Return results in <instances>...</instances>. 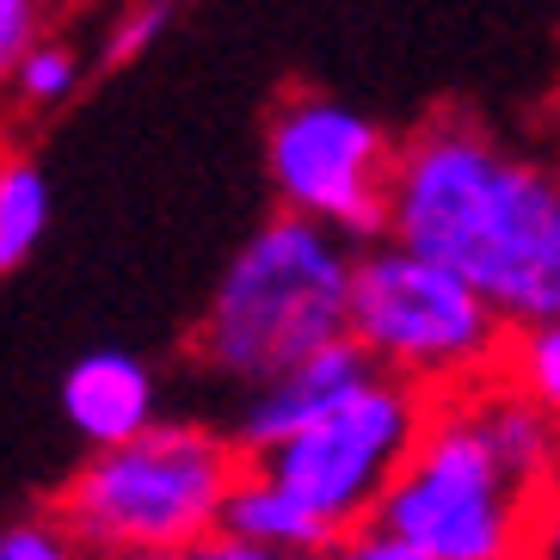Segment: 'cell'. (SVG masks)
I'll use <instances>...</instances> for the list:
<instances>
[{
	"instance_id": "cell-18",
	"label": "cell",
	"mask_w": 560,
	"mask_h": 560,
	"mask_svg": "<svg viewBox=\"0 0 560 560\" xmlns=\"http://www.w3.org/2000/svg\"><path fill=\"white\" fill-rule=\"evenodd\" d=\"M185 560H302V555H278V548H259V542H241V536H210L203 548H191Z\"/></svg>"
},
{
	"instance_id": "cell-15",
	"label": "cell",
	"mask_w": 560,
	"mask_h": 560,
	"mask_svg": "<svg viewBox=\"0 0 560 560\" xmlns=\"http://www.w3.org/2000/svg\"><path fill=\"white\" fill-rule=\"evenodd\" d=\"M44 7L37 0H0V86L19 81V68H25V56L44 44Z\"/></svg>"
},
{
	"instance_id": "cell-17",
	"label": "cell",
	"mask_w": 560,
	"mask_h": 560,
	"mask_svg": "<svg viewBox=\"0 0 560 560\" xmlns=\"http://www.w3.org/2000/svg\"><path fill=\"white\" fill-rule=\"evenodd\" d=\"M320 560H425V555H412L407 542H395L388 529H358V536H346V542L332 548V555H320Z\"/></svg>"
},
{
	"instance_id": "cell-12",
	"label": "cell",
	"mask_w": 560,
	"mask_h": 560,
	"mask_svg": "<svg viewBox=\"0 0 560 560\" xmlns=\"http://www.w3.org/2000/svg\"><path fill=\"white\" fill-rule=\"evenodd\" d=\"M81 74H86L81 44H74V37H44V44L25 56L13 93L25 105H68L74 100V86H81Z\"/></svg>"
},
{
	"instance_id": "cell-19",
	"label": "cell",
	"mask_w": 560,
	"mask_h": 560,
	"mask_svg": "<svg viewBox=\"0 0 560 560\" xmlns=\"http://www.w3.org/2000/svg\"><path fill=\"white\" fill-rule=\"evenodd\" d=\"M86 560H149V555H86Z\"/></svg>"
},
{
	"instance_id": "cell-13",
	"label": "cell",
	"mask_w": 560,
	"mask_h": 560,
	"mask_svg": "<svg viewBox=\"0 0 560 560\" xmlns=\"http://www.w3.org/2000/svg\"><path fill=\"white\" fill-rule=\"evenodd\" d=\"M173 7H161V0H142V7H124V13L105 25L100 37V68H130L136 56H149V44L173 25Z\"/></svg>"
},
{
	"instance_id": "cell-7",
	"label": "cell",
	"mask_w": 560,
	"mask_h": 560,
	"mask_svg": "<svg viewBox=\"0 0 560 560\" xmlns=\"http://www.w3.org/2000/svg\"><path fill=\"white\" fill-rule=\"evenodd\" d=\"M400 142L370 112L296 86L265 117V185L278 215H302L351 247L388 241Z\"/></svg>"
},
{
	"instance_id": "cell-2",
	"label": "cell",
	"mask_w": 560,
	"mask_h": 560,
	"mask_svg": "<svg viewBox=\"0 0 560 560\" xmlns=\"http://www.w3.org/2000/svg\"><path fill=\"white\" fill-rule=\"evenodd\" d=\"M555 475L560 425L493 376L468 395L431 400L425 438L376 529L425 560H517L529 511Z\"/></svg>"
},
{
	"instance_id": "cell-11",
	"label": "cell",
	"mask_w": 560,
	"mask_h": 560,
	"mask_svg": "<svg viewBox=\"0 0 560 560\" xmlns=\"http://www.w3.org/2000/svg\"><path fill=\"white\" fill-rule=\"evenodd\" d=\"M499 382L517 388L536 412H548L560 425V320H542V327H517L505 346V363H499Z\"/></svg>"
},
{
	"instance_id": "cell-10",
	"label": "cell",
	"mask_w": 560,
	"mask_h": 560,
	"mask_svg": "<svg viewBox=\"0 0 560 560\" xmlns=\"http://www.w3.org/2000/svg\"><path fill=\"white\" fill-rule=\"evenodd\" d=\"M50 229V179L32 154H0V271H19V265L37 253Z\"/></svg>"
},
{
	"instance_id": "cell-5",
	"label": "cell",
	"mask_w": 560,
	"mask_h": 560,
	"mask_svg": "<svg viewBox=\"0 0 560 560\" xmlns=\"http://www.w3.org/2000/svg\"><path fill=\"white\" fill-rule=\"evenodd\" d=\"M351 346L388 382H407L425 400H450L499 376L511 327L493 302L475 296L438 259L400 241H376V247H358Z\"/></svg>"
},
{
	"instance_id": "cell-8",
	"label": "cell",
	"mask_w": 560,
	"mask_h": 560,
	"mask_svg": "<svg viewBox=\"0 0 560 560\" xmlns=\"http://www.w3.org/2000/svg\"><path fill=\"white\" fill-rule=\"evenodd\" d=\"M382 370L370 358H363L358 346H327L320 358L296 363V370H283L278 382H265V388H253V395L234 400V419H229V438L241 444V456H265V450L290 444V438H302V431H314L320 419H332V412L346 407L351 395H363L370 382H376Z\"/></svg>"
},
{
	"instance_id": "cell-4",
	"label": "cell",
	"mask_w": 560,
	"mask_h": 560,
	"mask_svg": "<svg viewBox=\"0 0 560 560\" xmlns=\"http://www.w3.org/2000/svg\"><path fill=\"white\" fill-rule=\"evenodd\" d=\"M247 456L229 431L203 419H161L117 450L86 456L56 493L50 517L86 555H149L185 560L222 536Z\"/></svg>"
},
{
	"instance_id": "cell-6",
	"label": "cell",
	"mask_w": 560,
	"mask_h": 560,
	"mask_svg": "<svg viewBox=\"0 0 560 560\" xmlns=\"http://www.w3.org/2000/svg\"><path fill=\"white\" fill-rule=\"evenodd\" d=\"M425 419H431V400L419 388L376 376L332 419H320L314 431L253 456L247 468L259 480H271L320 529V542L332 555L346 536H358V529H370L382 517L400 468L412 462V450L425 438Z\"/></svg>"
},
{
	"instance_id": "cell-16",
	"label": "cell",
	"mask_w": 560,
	"mask_h": 560,
	"mask_svg": "<svg viewBox=\"0 0 560 560\" xmlns=\"http://www.w3.org/2000/svg\"><path fill=\"white\" fill-rule=\"evenodd\" d=\"M517 560H560V475L542 487L536 511H529V529H524V555Z\"/></svg>"
},
{
	"instance_id": "cell-3",
	"label": "cell",
	"mask_w": 560,
	"mask_h": 560,
	"mask_svg": "<svg viewBox=\"0 0 560 560\" xmlns=\"http://www.w3.org/2000/svg\"><path fill=\"white\" fill-rule=\"evenodd\" d=\"M358 247L302 215H271L234 247L210 283L191 327V358L203 376L253 395L283 370L351 339Z\"/></svg>"
},
{
	"instance_id": "cell-1",
	"label": "cell",
	"mask_w": 560,
	"mask_h": 560,
	"mask_svg": "<svg viewBox=\"0 0 560 560\" xmlns=\"http://www.w3.org/2000/svg\"><path fill=\"white\" fill-rule=\"evenodd\" d=\"M388 241L438 259L511 332L560 320V154L438 112L400 142Z\"/></svg>"
},
{
	"instance_id": "cell-9",
	"label": "cell",
	"mask_w": 560,
	"mask_h": 560,
	"mask_svg": "<svg viewBox=\"0 0 560 560\" xmlns=\"http://www.w3.org/2000/svg\"><path fill=\"white\" fill-rule=\"evenodd\" d=\"M62 419L86 456L161 425V382L136 351H86L62 370Z\"/></svg>"
},
{
	"instance_id": "cell-14",
	"label": "cell",
	"mask_w": 560,
	"mask_h": 560,
	"mask_svg": "<svg viewBox=\"0 0 560 560\" xmlns=\"http://www.w3.org/2000/svg\"><path fill=\"white\" fill-rule=\"evenodd\" d=\"M0 560H86V548L62 529V517H19L0 529Z\"/></svg>"
}]
</instances>
